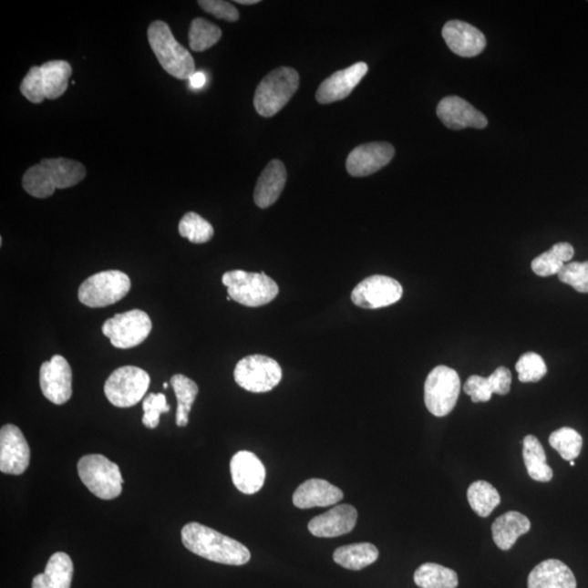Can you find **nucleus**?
<instances>
[{"label": "nucleus", "instance_id": "1", "mask_svg": "<svg viewBox=\"0 0 588 588\" xmlns=\"http://www.w3.org/2000/svg\"><path fill=\"white\" fill-rule=\"evenodd\" d=\"M181 539L188 551L212 562L244 565L251 560L249 549L240 542L198 522L184 526Z\"/></svg>", "mask_w": 588, "mask_h": 588}, {"label": "nucleus", "instance_id": "2", "mask_svg": "<svg viewBox=\"0 0 588 588\" xmlns=\"http://www.w3.org/2000/svg\"><path fill=\"white\" fill-rule=\"evenodd\" d=\"M86 176V167L77 160H43L26 171L22 178V186L31 196L36 199H46L54 194L56 189L74 187Z\"/></svg>", "mask_w": 588, "mask_h": 588}, {"label": "nucleus", "instance_id": "3", "mask_svg": "<svg viewBox=\"0 0 588 588\" xmlns=\"http://www.w3.org/2000/svg\"><path fill=\"white\" fill-rule=\"evenodd\" d=\"M72 68L68 61L52 60L32 67L21 82L20 91L31 103L41 104L45 99H57L68 88Z\"/></svg>", "mask_w": 588, "mask_h": 588}, {"label": "nucleus", "instance_id": "4", "mask_svg": "<svg viewBox=\"0 0 588 588\" xmlns=\"http://www.w3.org/2000/svg\"><path fill=\"white\" fill-rule=\"evenodd\" d=\"M148 37L156 58L167 74L179 80H189L195 74L191 54L179 44L166 22L154 21L149 27Z\"/></svg>", "mask_w": 588, "mask_h": 588}, {"label": "nucleus", "instance_id": "5", "mask_svg": "<svg viewBox=\"0 0 588 588\" xmlns=\"http://www.w3.org/2000/svg\"><path fill=\"white\" fill-rule=\"evenodd\" d=\"M300 76L289 67H280L270 72L256 88L254 108L257 114L271 118L279 113L298 91Z\"/></svg>", "mask_w": 588, "mask_h": 588}, {"label": "nucleus", "instance_id": "6", "mask_svg": "<svg viewBox=\"0 0 588 588\" xmlns=\"http://www.w3.org/2000/svg\"><path fill=\"white\" fill-rule=\"evenodd\" d=\"M228 295L239 304L259 307L271 304L279 294L278 284L265 273L232 271L223 273Z\"/></svg>", "mask_w": 588, "mask_h": 588}, {"label": "nucleus", "instance_id": "7", "mask_svg": "<svg viewBox=\"0 0 588 588\" xmlns=\"http://www.w3.org/2000/svg\"><path fill=\"white\" fill-rule=\"evenodd\" d=\"M77 473L82 483L100 500H115L121 494L123 479L119 467L102 455L81 458L77 463Z\"/></svg>", "mask_w": 588, "mask_h": 588}, {"label": "nucleus", "instance_id": "8", "mask_svg": "<svg viewBox=\"0 0 588 588\" xmlns=\"http://www.w3.org/2000/svg\"><path fill=\"white\" fill-rule=\"evenodd\" d=\"M131 280L120 271H105L88 277L78 288L77 298L93 309L117 304L129 294Z\"/></svg>", "mask_w": 588, "mask_h": 588}, {"label": "nucleus", "instance_id": "9", "mask_svg": "<svg viewBox=\"0 0 588 588\" xmlns=\"http://www.w3.org/2000/svg\"><path fill=\"white\" fill-rule=\"evenodd\" d=\"M460 390L461 380L455 369L436 366L425 380V406L433 416L444 418L455 408Z\"/></svg>", "mask_w": 588, "mask_h": 588}, {"label": "nucleus", "instance_id": "10", "mask_svg": "<svg viewBox=\"0 0 588 588\" xmlns=\"http://www.w3.org/2000/svg\"><path fill=\"white\" fill-rule=\"evenodd\" d=\"M150 384V375L144 369L122 366L117 368L106 380L104 392L111 405L131 407L143 399Z\"/></svg>", "mask_w": 588, "mask_h": 588}, {"label": "nucleus", "instance_id": "11", "mask_svg": "<svg viewBox=\"0 0 588 588\" xmlns=\"http://www.w3.org/2000/svg\"><path fill=\"white\" fill-rule=\"evenodd\" d=\"M235 383L246 391L263 394L272 391L283 378L277 361L266 356H249L239 361L233 373Z\"/></svg>", "mask_w": 588, "mask_h": 588}, {"label": "nucleus", "instance_id": "12", "mask_svg": "<svg viewBox=\"0 0 588 588\" xmlns=\"http://www.w3.org/2000/svg\"><path fill=\"white\" fill-rule=\"evenodd\" d=\"M153 325L147 313L131 310L116 314L103 325L102 332L118 349H131L144 343Z\"/></svg>", "mask_w": 588, "mask_h": 588}, {"label": "nucleus", "instance_id": "13", "mask_svg": "<svg viewBox=\"0 0 588 588\" xmlns=\"http://www.w3.org/2000/svg\"><path fill=\"white\" fill-rule=\"evenodd\" d=\"M402 294L403 288L397 280L384 274H374L353 289L351 300L362 309L377 310L397 304Z\"/></svg>", "mask_w": 588, "mask_h": 588}, {"label": "nucleus", "instance_id": "14", "mask_svg": "<svg viewBox=\"0 0 588 588\" xmlns=\"http://www.w3.org/2000/svg\"><path fill=\"white\" fill-rule=\"evenodd\" d=\"M39 385L45 397L54 405L68 402L72 396V369L64 356H54L39 371Z\"/></svg>", "mask_w": 588, "mask_h": 588}, {"label": "nucleus", "instance_id": "15", "mask_svg": "<svg viewBox=\"0 0 588 588\" xmlns=\"http://www.w3.org/2000/svg\"><path fill=\"white\" fill-rule=\"evenodd\" d=\"M31 451L24 433L15 425L7 424L0 430V470L21 475L30 466Z\"/></svg>", "mask_w": 588, "mask_h": 588}, {"label": "nucleus", "instance_id": "16", "mask_svg": "<svg viewBox=\"0 0 588 588\" xmlns=\"http://www.w3.org/2000/svg\"><path fill=\"white\" fill-rule=\"evenodd\" d=\"M395 156V148L387 142L362 144L346 160V170L352 177H367L387 166Z\"/></svg>", "mask_w": 588, "mask_h": 588}, {"label": "nucleus", "instance_id": "17", "mask_svg": "<svg viewBox=\"0 0 588 588\" xmlns=\"http://www.w3.org/2000/svg\"><path fill=\"white\" fill-rule=\"evenodd\" d=\"M232 481L237 490L245 495H254L264 486L266 469L253 452L239 451L231 461Z\"/></svg>", "mask_w": 588, "mask_h": 588}, {"label": "nucleus", "instance_id": "18", "mask_svg": "<svg viewBox=\"0 0 588 588\" xmlns=\"http://www.w3.org/2000/svg\"><path fill=\"white\" fill-rule=\"evenodd\" d=\"M437 116L447 128L452 130L475 128L484 129L489 120L466 99L458 97L442 98L437 106Z\"/></svg>", "mask_w": 588, "mask_h": 588}, {"label": "nucleus", "instance_id": "19", "mask_svg": "<svg viewBox=\"0 0 588 588\" xmlns=\"http://www.w3.org/2000/svg\"><path fill=\"white\" fill-rule=\"evenodd\" d=\"M367 71L366 63H357L349 68L335 72L319 86L316 92L317 102L326 105L348 98Z\"/></svg>", "mask_w": 588, "mask_h": 588}, {"label": "nucleus", "instance_id": "20", "mask_svg": "<svg viewBox=\"0 0 588 588\" xmlns=\"http://www.w3.org/2000/svg\"><path fill=\"white\" fill-rule=\"evenodd\" d=\"M442 36L451 52L461 57H475L486 47V37L479 29L464 21L452 20L442 27Z\"/></svg>", "mask_w": 588, "mask_h": 588}, {"label": "nucleus", "instance_id": "21", "mask_svg": "<svg viewBox=\"0 0 588 588\" xmlns=\"http://www.w3.org/2000/svg\"><path fill=\"white\" fill-rule=\"evenodd\" d=\"M356 509L351 505L335 506L312 519L309 523L311 534L321 539H333L350 533L356 528Z\"/></svg>", "mask_w": 588, "mask_h": 588}, {"label": "nucleus", "instance_id": "22", "mask_svg": "<svg viewBox=\"0 0 588 588\" xmlns=\"http://www.w3.org/2000/svg\"><path fill=\"white\" fill-rule=\"evenodd\" d=\"M344 500L339 487L321 479H311L301 484L293 496L294 505L300 509L328 507Z\"/></svg>", "mask_w": 588, "mask_h": 588}, {"label": "nucleus", "instance_id": "23", "mask_svg": "<svg viewBox=\"0 0 588 588\" xmlns=\"http://www.w3.org/2000/svg\"><path fill=\"white\" fill-rule=\"evenodd\" d=\"M285 182H287V170L279 160H273L263 170L257 181L254 201L260 209H268L276 203L282 195Z\"/></svg>", "mask_w": 588, "mask_h": 588}, {"label": "nucleus", "instance_id": "24", "mask_svg": "<svg viewBox=\"0 0 588 588\" xmlns=\"http://www.w3.org/2000/svg\"><path fill=\"white\" fill-rule=\"evenodd\" d=\"M529 588H576L575 576L562 562L548 559L537 564L528 580Z\"/></svg>", "mask_w": 588, "mask_h": 588}, {"label": "nucleus", "instance_id": "25", "mask_svg": "<svg viewBox=\"0 0 588 588\" xmlns=\"http://www.w3.org/2000/svg\"><path fill=\"white\" fill-rule=\"evenodd\" d=\"M531 521L524 514L509 511L496 519L491 526L492 540L501 551H509L520 536L529 533Z\"/></svg>", "mask_w": 588, "mask_h": 588}, {"label": "nucleus", "instance_id": "26", "mask_svg": "<svg viewBox=\"0 0 588 588\" xmlns=\"http://www.w3.org/2000/svg\"><path fill=\"white\" fill-rule=\"evenodd\" d=\"M74 578V563L69 554L56 552L49 558L45 573L32 581V588H70Z\"/></svg>", "mask_w": 588, "mask_h": 588}, {"label": "nucleus", "instance_id": "27", "mask_svg": "<svg viewBox=\"0 0 588 588\" xmlns=\"http://www.w3.org/2000/svg\"><path fill=\"white\" fill-rule=\"evenodd\" d=\"M379 557L377 546L371 542H358L335 549L334 562L345 569L358 571L373 564Z\"/></svg>", "mask_w": 588, "mask_h": 588}, {"label": "nucleus", "instance_id": "28", "mask_svg": "<svg viewBox=\"0 0 588 588\" xmlns=\"http://www.w3.org/2000/svg\"><path fill=\"white\" fill-rule=\"evenodd\" d=\"M523 459L531 479L542 483L552 480L553 472L547 464L544 447L533 435L526 436L523 440Z\"/></svg>", "mask_w": 588, "mask_h": 588}, {"label": "nucleus", "instance_id": "29", "mask_svg": "<svg viewBox=\"0 0 588 588\" xmlns=\"http://www.w3.org/2000/svg\"><path fill=\"white\" fill-rule=\"evenodd\" d=\"M574 248L568 242L554 244L551 250L531 262V270L541 277L553 276L562 272L565 263L573 259Z\"/></svg>", "mask_w": 588, "mask_h": 588}, {"label": "nucleus", "instance_id": "30", "mask_svg": "<svg viewBox=\"0 0 588 588\" xmlns=\"http://www.w3.org/2000/svg\"><path fill=\"white\" fill-rule=\"evenodd\" d=\"M170 385L178 401L176 423L179 428L187 427L189 414L199 394L198 385L182 374L173 375Z\"/></svg>", "mask_w": 588, "mask_h": 588}, {"label": "nucleus", "instance_id": "31", "mask_svg": "<svg viewBox=\"0 0 588 588\" xmlns=\"http://www.w3.org/2000/svg\"><path fill=\"white\" fill-rule=\"evenodd\" d=\"M414 582L421 588H457L455 571L437 563H424L414 573Z\"/></svg>", "mask_w": 588, "mask_h": 588}, {"label": "nucleus", "instance_id": "32", "mask_svg": "<svg viewBox=\"0 0 588 588\" xmlns=\"http://www.w3.org/2000/svg\"><path fill=\"white\" fill-rule=\"evenodd\" d=\"M468 500L476 514L487 518L500 505L501 500L500 492L489 481L478 480L469 487Z\"/></svg>", "mask_w": 588, "mask_h": 588}, {"label": "nucleus", "instance_id": "33", "mask_svg": "<svg viewBox=\"0 0 588 588\" xmlns=\"http://www.w3.org/2000/svg\"><path fill=\"white\" fill-rule=\"evenodd\" d=\"M222 33L220 27L210 21L196 18L191 22L189 31L190 47L194 52H204L220 42Z\"/></svg>", "mask_w": 588, "mask_h": 588}, {"label": "nucleus", "instance_id": "34", "mask_svg": "<svg viewBox=\"0 0 588 588\" xmlns=\"http://www.w3.org/2000/svg\"><path fill=\"white\" fill-rule=\"evenodd\" d=\"M179 233L190 242L203 244L214 237V228L196 212H187L179 222Z\"/></svg>", "mask_w": 588, "mask_h": 588}, {"label": "nucleus", "instance_id": "35", "mask_svg": "<svg viewBox=\"0 0 588 588\" xmlns=\"http://www.w3.org/2000/svg\"><path fill=\"white\" fill-rule=\"evenodd\" d=\"M549 444L554 450L559 452L565 461H573L580 456L582 447H583V438L573 428H562L549 437Z\"/></svg>", "mask_w": 588, "mask_h": 588}, {"label": "nucleus", "instance_id": "36", "mask_svg": "<svg viewBox=\"0 0 588 588\" xmlns=\"http://www.w3.org/2000/svg\"><path fill=\"white\" fill-rule=\"evenodd\" d=\"M515 369L519 374V380L522 383H537L547 374V366L540 355L528 352L521 356Z\"/></svg>", "mask_w": 588, "mask_h": 588}, {"label": "nucleus", "instance_id": "37", "mask_svg": "<svg viewBox=\"0 0 588 588\" xmlns=\"http://www.w3.org/2000/svg\"><path fill=\"white\" fill-rule=\"evenodd\" d=\"M560 282L571 285L580 294H588V261L565 264L558 273Z\"/></svg>", "mask_w": 588, "mask_h": 588}, {"label": "nucleus", "instance_id": "38", "mask_svg": "<svg viewBox=\"0 0 588 588\" xmlns=\"http://www.w3.org/2000/svg\"><path fill=\"white\" fill-rule=\"evenodd\" d=\"M143 411L144 427L154 429L160 425L161 414L170 411V406L168 405L165 395L150 394L143 401Z\"/></svg>", "mask_w": 588, "mask_h": 588}, {"label": "nucleus", "instance_id": "39", "mask_svg": "<svg viewBox=\"0 0 588 588\" xmlns=\"http://www.w3.org/2000/svg\"><path fill=\"white\" fill-rule=\"evenodd\" d=\"M463 389L474 403L489 402L492 394H495L490 378L481 377L479 375H472L464 384Z\"/></svg>", "mask_w": 588, "mask_h": 588}, {"label": "nucleus", "instance_id": "40", "mask_svg": "<svg viewBox=\"0 0 588 588\" xmlns=\"http://www.w3.org/2000/svg\"><path fill=\"white\" fill-rule=\"evenodd\" d=\"M200 7L214 16L217 19L235 22L239 20L240 15L237 8L223 0H200Z\"/></svg>", "mask_w": 588, "mask_h": 588}, {"label": "nucleus", "instance_id": "41", "mask_svg": "<svg viewBox=\"0 0 588 588\" xmlns=\"http://www.w3.org/2000/svg\"><path fill=\"white\" fill-rule=\"evenodd\" d=\"M492 386H494V392L497 395L505 396L509 394L511 388L512 375L509 368L500 366L496 369L490 377Z\"/></svg>", "mask_w": 588, "mask_h": 588}, {"label": "nucleus", "instance_id": "42", "mask_svg": "<svg viewBox=\"0 0 588 588\" xmlns=\"http://www.w3.org/2000/svg\"><path fill=\"white\" fill-rule=\"evenodd\" d=\"M206 80L207 78L203 72H195V74L189 78L190 86L195 89L203 88Z\"/></svg>", "mask_w": 588, "mask_h": 588}, {"label": "nucleus", "instance_id": "43", "mask_svg": "<svg viewBox=\"0 0 588 588\" xmlns=\"http://www.w3.org/2000/svg\"><path fill=\"white\" fill-rule=\"evenodd\" d=\"M235 3L240 4V5H248L259 4L260 0H237V2H235Z\"/></svg>", "mask_w": 588, "mask_h": 588}, {"label": "nucleus", "instance_id": "44", "mask_svg": "<svg viewBox=\"0 0 588 588\" xmlns=\"http://www.w3.org/2000/svg\"><path fill=\"white\" fill-rule=\"evenodd\" d=\"M570 466H571V467H574V466H575V462H574V461H570Z\"/></svg>", "mask_w": 588, "mask_h": 588}, {"label": "nucleus", "instance_id": "45", "mask_svg": "<svg viewBox=\"0 0 588 588\" xmlns=\"http://www.w3.org/2000/svg\"><path fill=\"white\" fill-rule=\"evenodd\" d=\"M168 388V383H164V389Z\"/></svg>", "mask_w": 588, "mask_h": 588}]
</instances>
